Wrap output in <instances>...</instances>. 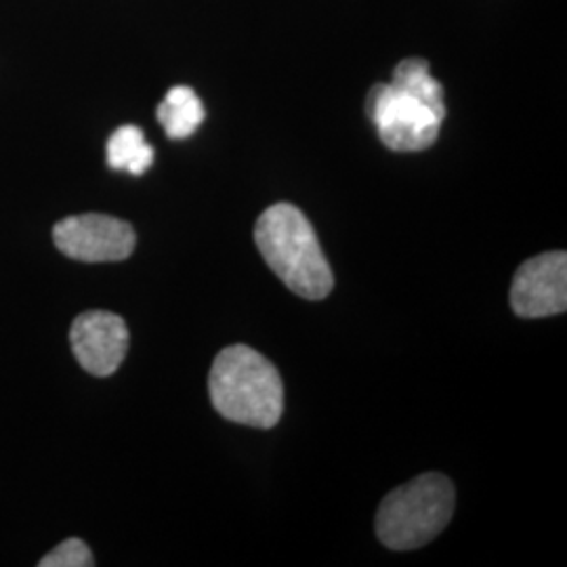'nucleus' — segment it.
<instances>
[{
  "mask_svg": "<svg viewBox=\"0 0 567 567\" xmlns=\"http://www.w3.org/2000/svg\"><path fill=\"white\" fill-rule=\"evenodd\" d=\"M255 244L288 290L307 301H322L330 295L332 269L313 227L297 206H269L255 225Z\"/></svg>",
  "mask_w": 567,
  "mask_h": 567,
  "instance_id": "nucleus-1",
  "label": "nucleus"
},
{
  "mask_svg": "<svg viewBox=\"0 0 567 567\" xmlns=\"http://www.w3.org/2000/svg\"><path fill=\"white\" fill-rule=\"evenodd\" d=\"M208 391L215 410L231 423L271 429L282 419V377L248 344H231L215 358Z\"/></svg>",
  "mask_w": 567,
  "mask_h": 567,
  "instance_id": "nucleus-2",
  "label": "nucleus"
},
{
  "mask_svg": "<svg viewBox=\"0 0 567 567\" xmlns=\"http://www.w3.org/2000/svg\"><path fill=\"white\" fill-rule=\"evenodd\" d=\"M456 505L452 482L425 473L389 492L377 513V536L391 550L425 547L446 529Z\"/></svg>",
  "mask_w": 567,
  "mask_h": 567,
  "instance_id": "nucleus-3",
  "label": "nucleus"
},
{
  "mask_svg": "<svg viewBox=\"0 0 567 567\" xmlns=\"http://www.w3.org/2000/svg\"><path fill=\"white\" fill-rule=\"evenodd\" d=\"M365 110L381 142L393 152H423L431 147L446 118L444 112L410 95L393 82L374 84L368 93Z\"/></svg>",
  "mask_w": 567,
  "mask_h": 567,
  "instance_id": "nucleus-4",
  "label": "nucleus"
},
{
  "mask_svg": "<svg viewBox=\"0 0 567 567\" xmlns=\"http://www.w3.org/2000/svg\"><path fill=\"white\" fill-rule=\"evenodd\" d=\"M53 240L61 252L84 264L124 261L135 250V229L110 215L68 217L53 229Z\"/></svg>",
  "mask_w": 567,
  "mask_h": 567,
  "instance_id": "nucleus-5",
  "label": "nucleus"
},
{
  "mask_svg": "<svg viewBox=\"0 0 567 567\" xmlns=\"http://www.w3.org/2000/svg\"><path fill=\"white\" fill-rule=\"evenodd\" d=\"M511 307L519 318H548L567 307V255L545 252L522 265L511 286Z\"/></svg>",
  "mask_w": 567,
  "mask_h": 567,
  "instance_id": "nucleus-6",
  "label": "nucleus"
},
{
  "mask_svg": "<svg viewBox=\"0 0 567 567\" xmlns=\"http://www.w3.org/2000/svg\"><path fill=\"white\" fill-rule=\"evenodd\" d=\"M79 364L93 377H110L121 368L128 351V328L112 311H84L70 330Z\"/></svg>",
  "mask_w": 567,
  "mask_h": 567,
  "instance_id": "nucleus-7",
  "label": "nucleus"
},
{
  "mask_svg": "<svg viewBox=\"0 0 567 567\" xmlns=\"http://www.w3.org/2000/svg\"><path fill=\"white\" fill-rule=\"evenodd\" d=\"M204 105L189 86H173L158 105V121L171 140H187L204 122Z\"/></svg>",
  "mask_w": 567,
  "mask_h": 567,
  "instance_id": "nucleus-8",
  "label": "nucleus"
},
{
  "mask_svg": "<svg viewBox=\"0 0 567 567\" xmlns=\"http://www.w3.org/2000/svg\"><path fill=\"white\" fill-rule=\"evenodd\" d=\"M154 163V147L145 142L143 131L135 124L121 126L107 142V164L114 171L143 175Z\"/></svg>",
  "mask_w": 567,
  "mask_h": 567,
  "instance_id": "nucleus-9",
  "label": "nucleus"
},
{
  "mask_svg": "<svg viewBox=\"0 0 567 567\" xmlns=\"http://www.w3.org/2000/svg\"><path fill=\"white\" fill-rule=\"evenodd\" d=\"M393 84L408 91L410 95L423 100L429 103L431 107L440 110L446 114V105H444V89L442 84L435 81L429 72V63L419 58L412 60H404L398 63L395 72H393Z\"/></svg>",
  "mask_w": 567,
  "mask_h": 567,
  "instance_id": "nucleus-10",
  "label": "nucleus"
},
{
  "mask_svg": "<svg viewBox=\"0 0 567 567\" xmlns=\"http://www.w3.org/2000/svg\"><path fill=\"white\" fill-rule=\"evenodd\" d=\"M93 553L79 538L63 540L60 547L53 548L39 566L41 567H91Z\"/></svg>",
  "mask_w": 567,
  "mask_h": 567,
  "instance_id": "nucleus-11",
  "label": "nucleus"
}]
</instances>
